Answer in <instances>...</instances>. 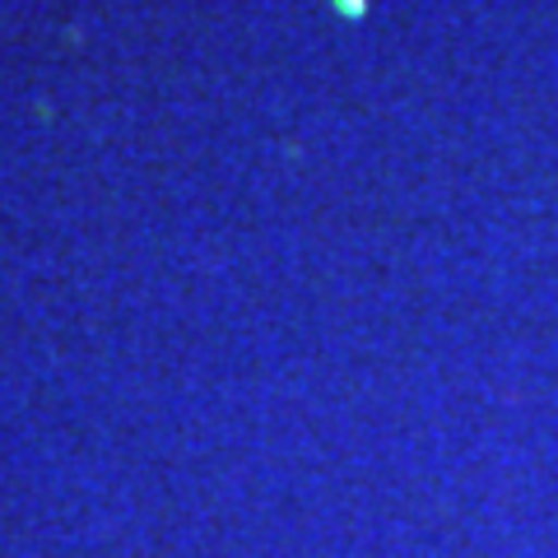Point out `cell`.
<instances>
[{"mask_svg":"<svg viewBox=\"0 0 558 558\" xmlns=\"http://www.w3.org/2000/svg\"><path fill=\"white\" fill-rule=\"evenodd\" d=\"M330 5H336L344 20H363V14H368V0H330Z\"/></svg>","mask_w":558,"mask_h":558,"instance_id":"1","label":"cell"}]
</instances>
